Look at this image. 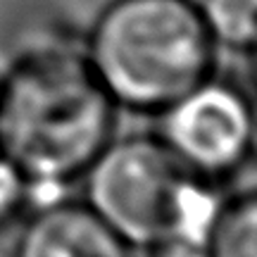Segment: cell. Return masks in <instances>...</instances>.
<instances>
[{"mask_svg": "<svg viewBox=\"0 0 257 257\" xmlns=\"http://www.w3.org/2000/svg\"><path fill=\"white\" fill-rule=\"evenodd\" d=\"M162 114L160 141L191 174L217 181L250 162L255 143L252 107L236 86L207 79Z\"/></svg>", "mask_w": 257, "mask_h": 257, "instance_id": "277c9868", "label": "cell"}, {"mask_svg": "<svg viewBox=\"0 0 257 257\" xmlns=\"http://www.w3.org/2000/svg\"><path fill=\"white\" fill-rule=\"evenodd\" d=\"M86 205L128 245L172 238L191 174L153 136L110 141L86 169Z\"/></svg>", "mask_w": 257, "mask_h": 257, "instance_id": "3957f363", "label": "cell"}, {"mask_svg": "<svg viewBox=\"0 0 257 257\" xmlns=\"http://www.w3.org/2000/svg\"><path fill=\"white\" fill-rule=\"evenodd\" d=\"M31 207V184L12 160L0 153V224Z\"/></svg>", "mask_w": 257, "mask_h": 257, "instance_id": "ba28073f", "label": "cell"}, {"mask_svg": "<svg viewBox=\"0 0 257 257\" xmlns=\"http://www.w3.org/2000/svg\"><path fill=\"white\" fill-rule=\"evenodd\" d=\"M255 5L257 0H205L200 12L212 38L248 50L255 43Z\"/></svg>", "mask_w": 257, "mask_h": 257, "instance_id": "52a82bcc", "label": "cell"}, {"mask_svg": "<svg viewBox=\"0 0 257 257\" xmlns=\"http://www.w3.org/2000/svg\"><path fill=\"white\" fill-rule=\"evenodd\" d=\"M205 257H257V200L252 191L221 202L205 243Z\"/></svg>", "mask_w": 257, "mask_h": 257, "instance_id": "8992f818", "label": "cell"}, {"mask_svg": "<svg viewBox=\"0 0 257 257\" xmlns=\"http://www.w3.org/2000/svg\"><path fill=\"white\" fill-rule=\"evenodd\" d=\"M114 100L88 62L69 48L19 60L0 86V153L31 184V210L62 200L112 141Z\"/></svg>", "mask_w": 257, "mask_h": 257, "instance_id": "6da1fadb", "label": "cell"}, {"mask_svg": "<svg viewBox=\"0 0 257 257\" xmlns=\"http://www.w3.org/2000/svg\"><path fill=\"white\" fill-rule=\"evenodd\" d=\"M141 257H205V250L181 245V243H160V245L146 248Z\"/></svg>", "mask_w": 257, "mask_h": 257, "instance_id": "9c48e42d", "label": "cell"}, {"mask_svg": "<svg viewBox=\"0 0 257 257\" xmlns=\"http://www.w3.org/2000/svg\"><path fill=\"white\" fill-rule=\"evenodd\" d=\"M15 257H131V250L86 202L62 198L34 210Z\"/></svg>", "mask_w": 257, "mask_h": 257, "instance_id": "5b68a950", "label": "cell"}, {"mask_svg": "<svg viewBox=\"0 0 257 257\" xmlns=\"http://www.w3.org/2000/svg\"><path fill=\"white\" fill-rule=\"evenodd\" d=\"M88 62L114 105L165 112L212 76L214 38L191 0H117L93 31Z\"/></svg>", "mask_w": 257, "mask_h": 257, "instance_id": "7a4b0ae2", "label": "cell"}]
</instances>
